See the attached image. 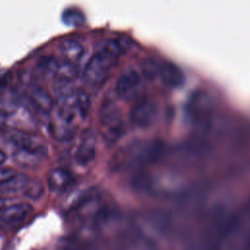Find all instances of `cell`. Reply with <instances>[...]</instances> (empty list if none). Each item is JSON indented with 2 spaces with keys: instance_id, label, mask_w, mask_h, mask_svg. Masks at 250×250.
<instances>
[{
  "instance_id": "1",
  "label": "cell",
  "mask_w": 250,
  "mask_h": 250,
  "mask_svg": "<svg viewBox=\"0 0 250 250\" xmlns=\"http://www.w3.org/2000/svg\"><path fill=\"white\" fill-rule=\"evenodd\" d=\"M126 51L125 45L119 39L105 41L88 60L83 79L91 87H99L104 83L119 57Z\"/></svg>"
},
{
  "instance_id": "2",
  "label": "cell",
  "mask_w": 250,
  "mask_h": 250,
  "mask_svg": "<svg viewBox=\"0 0 250 250\" xmlns=\"http://www.w3.org/2000/svg\"><path fill=\"white\" fill-rule=\"evenodd\" d=\"M101 137L106 146H112L124 136L125 123L118 105L111 100H104L98 111Z\"/></svg>"
},
{
  "instance_id": "3",
  "label": "cell",
  "mask_w": 250,
  "mask_h": 250,
  "mask_svg": "<svg viewBox=\"0 0 250 250\" xmlns=\"http://www.w3.org/2000/svg\"><path fill=\"white\" fill-rule=\"evenodd\" d=\"M157 151L154 144L146 142V140H135L126 144L114 155L112 166L117 169L120 167H135L146 161L152 160Z\"/></svg>"
},
{
  "instance_id": "4",
  "label": "cell",
  "mask_w": 250,
  "mask_h": 250,
  "mask_svg": "<svg viewBox=\"0 0 250 250\" xmlns=\"http://www.w3.org/2000/svg\"><path fill=\"white\" fill-rule=\"evenodd\" d=\"M4 139L11 144L16 150L27 152L41 158L48 153V147L41 137L17 128H6L2 131Z\"/></svg>"
},
{
  "instance_id": "5",
  "label": "cell",
  "mask_w": 250,
  "mask_h": 250,
  "mask_svg": "<svg viewBox=\"0 0 250 250\" xmlns=\"http://www.w3.org/2000/svg\"><path fill=\"white\" fill-rule=\"evenodd\" d=\"M143 87V76L140 70L134 66H126L117 75L113 91L115 96L123 102L136 100Z\"/></svg>"
},
{
  "instance_id": "6",
  "label": "cell",
  "mask_w": 250,
  "mask_h": 250,
  "mask_svg": "<svg viewBox=\"0 0 250 250\" xmlns=\"http://www.w3.org/2000/svg\"><path fill=\"white\" fill-rule=\"evenodd\" d=\"M158 117V105L149 97L139 99L129 111V121L131 125L138 129H147L151 127Z\"/></svg>"
},
{
  "instance_id": "7",
  "label": "cell",
  "mask_w": 250,
  "mask_h": 250,
  "mask_svg": "<svg viewBox=\"0 0 250 250\" xmlns=\"http://www.w3.org/2000/svg\"><path fill=\"white\" fill-rule=\"evenodd\" d=\"M97 136L91 128L84 129L79 136L74 152V160L80 166L89 165L96 156Z\"/></svg>"
},
{
  "instance_id": "8",
  "label": "cell",
  "mask_w": 250,
  "mask_h": 250,
  "mask_svg": "<svg viewBox=\"0 0 250 250\" xmlns=\"http://www.w3.org/2000/svg\"><path fill=\"white\" fill-rule=\"evenodd\" d=\"M32 212V207L27 203H17L4 206L0 209V225L4 227H17L22 224Z\"/></svg>"
},
{
  "instance_id": "9",
  "label": "cell",
  "mask_w": 250,
  "mask_h": 250,
  "mask_svg": "<svg viewBox=\"0 0 250 250\" xmlns=\"http://www.w3.org/2000/svg\"><path fill=\"white\" fill-rule=\"evenodd\" d=\"M160 81L171 89L180 88L185 83V74L182 69L172 62H159L158 77Z\"/></svg>"
},
{
  "instance_id": "10",
  "label": "cell",
  "mask_w": 250,
  "mask_h": 250,
  "mask_svg": "<svg viewBox=\"0 0 250 250\" xmlns=\"http://www.w3.org/2000/svg\"><path fill=\"white\" fill-rule=\"evenodd\" d=\"M73 177L70 172L64 168H53L47 175V185L54 193L65 191L73 183Z\"/></svg>"
},
{
  "instance_id": "11",
  "label": "cell",
  "mask_w": 250,
  "mask_h": 250,
  "mask_svg": "<svg viewBox=\"0 0 250 250\" xmlns=\"http://www.w3.org/2000/svg\"><path fill=\"white\" fill-rule=\"evenodd\" d=\"M59 50L62 60L75 66L81 62L85 53V48L81 42L71 38L62 40L59 46Z\"/></svg>"
},
{
  "instance_id": "12",
  "label": "cell",
  "mask_w": 250,
  "mask_h": 250,
  "mask_svg": "<svg viewBox=\"0 0 250 250\" xmlns=\"http://www.w3.org/2000/svg\"><path fill=\"white\" fill-rule=\"evenodd\" d=\"M29 177L22 173H16L13 177L0 184V196H12L22 193Z\"/></svg>"
},
{
  "instance_id": "13",
  "label": "cell",
  "mask_w": 250,
  "mask_h": 250,
  "mask_svg": "<svg viewBox=\"0 0 250 250\" xmlns=\"http://www.w3.org/2000/svg\"><path fill=\"white\" fill-rule=\"evenodd\" d=\"M158 65L159 62L154 59H143L140 63V72L147 80H154L158 77Z\"/></svg>"
},
{
  "instance_id": "14",
  "label": "cell",
  "mask_w": 250,
  "mask_h": 250,
  "mask_svg": "<svg viewBox=\"0 0 250 250\" xmlns=\"http://www.w3.org/2000/svg\"><path fill=\"white\" fill-rule=\"evenodd\" d=\"M75 107H76V113L82 119H85L90 111L91 101H90V98H89V95L87 94V92L82 88L77 89Z\"/></svg>"
},
{
  "instance_id": "15",
  "label": "cell",
  "mask_w": 250,
  "mask_h": 250,
  "mask_svg": "<svg viewBox=\"0 0 250 250\" xmlns=\"http://www.w3.org/2000/svg\"><path fill=\"white\" fill-rule=\"evenodd\" d=\"M43 192H44L43 183L37 179H33V180L29 179L21 194L22 196L28 199L36 200L42 196Z\"/></svg>"
},
{
  "instance_id": "16",
  "label": "cell",
  "mask_w": 250,
  "mask_h": 250,
  "mask_svg": "<svg viewBox=\"0 0 250 250\" xmlns=\"http://www.w3.org/2000/svg\"><path fill=\"white\" fill-rule=\"evenodd\" d=\"M62 21L66 25L77 26L83 23L84 17L83 14L76 9H67L62 13Z\"/></svg>"
},
{
  "instance_id": "17",
  "label": "cell",
  "mask_w": 250,
  "mask_h": 250,
  "mask_svg": "<svg viewBox=\"0 0 250 250\" xmlns=\"http://www.w3.org/2000/svg\"><path fill=\"white\" fill-rule=\"evenodd\" d=\"M14 158L21 165L28 166V167H33V166L38 165V163L42 159L39 156L30 154V153H27V152L20 151V150H16V152L14 153Z\"/></svg>"
},
{
  "instance_id": "18",
  "label": "cell",
  "mask_w": 250,
  "mask_h": 250,
  "mask_svg": "<svg viewBox=\"0 0 250 250\" xmlns=\"http://www.w3.org/2000/svg\"><path fill=\"white\" fill-rule=\"evenodd\" d=\"M17 172L13 168L0 167V184L13 177Z\"/></svg>"
},
{
  "instance_id": "19",
  "label": "cell",
  "mask_w": 250,
  "mask_h": 250,
  "mask_svg": "<svg viewBox=\"0 0 250 250\" xmlns=\"http://www.w3.org/2000/svg\"><path fill=\"white\" fill-rule=\"evenodd\" d=\"M59 250H78L75 246L71 245L70 243H63L60 246Z\"/></svg>"
},
{
  "instance_id": "20",
  "label": "cell",
  "mask_w": 250,
  "mask_h": 250,
  "mask_svg": "<svg viewBox=\"0 0 250 250\" xmlns=\"http://www.w3.org/2000/svg\"><path fill=\"white\" fill-rule=\"evenodd\" d=\"M6 159H7V155H6V153L0 148V165L1 164H3L5 161H6Z\"/></svg>"
},
{
  "instance_id": "21",
  "label": "cell",
  "mask_w": 250,
  "mask_h": 250,
  "mask_svg": "<svg viewBox=\"0 0 250 250\" xmlns=\"http://www.w3.org/2000/svg\"><path fill=\"white\" fill-rule=\"evenodd\" d=\"M5 206V200H4V198L3 197H1L0 196V209L1 208H3Z\"/></svg>"
}]
</instances>
